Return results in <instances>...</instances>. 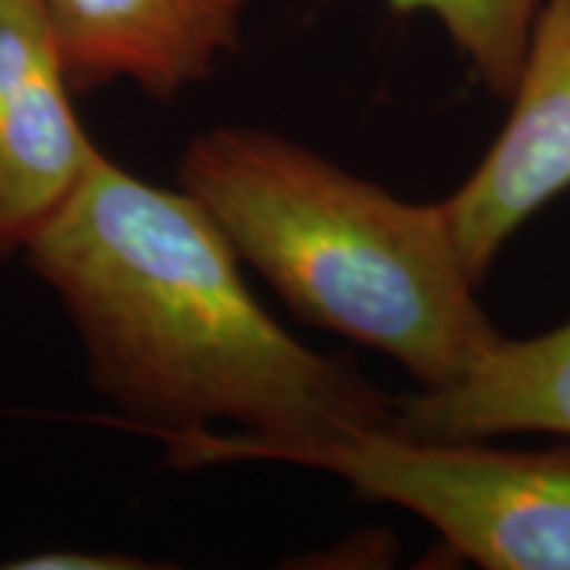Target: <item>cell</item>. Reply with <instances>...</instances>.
Segmentation results:
<instances>
[{
	"label": "cell",
	"instance_id": "cell-1",
	"mask_svg": "<svg viewBox=\"0 0 570 570\" xmlns=\"http://www.w3.org/2000/svg\"><path fill=\"white\" fill-rule=\"evenodd\" d=\"M24 262L67 312L96 394L177 468L275 462L391 428L396 399L291 336L188 190L101 154Z\"/></svg>",
	"mask_w": 570,
	"mask_h": 570
},
{
	"label": "cell",
	"instance_id": "cell-2",
	"mask_svg": "<svg viewBox=\"0 0 570 570\" xmlns=\"http://www.w3.org/2000/svg\"><path fill=\"white\" fill-rule=\"evenodd\" d=\"M177 180L298 317L391 356L420 389L454 383L502 338L441 202L244 125L196 135Z\"/></svg>",
	"mask_w": 570,
	"mask_h": 570
},
{
	"label": "cell",
	"instance_id": "cell-3",
	"mask_svg": "<svg viewBox=\"0 0 570 570\" xmlns=\"http://www.w3.org/2000/svg\"><path fill=\"white\" fill-rule=\"evenodd\" d=\"M275 462L323 470L360 497L412 512L479 568L570 570V446L497 449L377 428Z\"/></svg>",
	"mask_w": 570,
	"mask_h": 570
},
{
	"label": "cell",
	"instance_id": "cell-4",
	"mask_svg": "<svg viewBox=\"0 0 570 570\" xmlns=\"http://www.w3.org/2000/svg\"><path fill=\"white\" fill-rule=\"evenodd\" d=\"M494 146L441 198L468 273L483 281L512 235L570 188V0H544Z\"/></svg>",
	"mask_w": 570,
	"mask_h": 570
},
{
	"label": "cell",
	"instance_id": "cell-5",
	"mask_svg": "<svg viewBox=\"0 0 570 570\" xmlns=\"http://www.w3.org/2000/svg\"><path fill=\"white\" fill-rule=\"evenodd\" d=\"M35 0H0V262L24 256L104 151Z\"/></svg>",
	"mask_w": 570,
	"mask_h": 570
},
{
	"label": "cell",
	"instance_id": "cell-6",
	"mask_svg": "<svg viewBox=\"0 0 570 570\" xmlns=\"http://www.w3.org/2000/svg\"><path fill=\"white\" fill-rule=\"evenodd\" d=\"M75 92L127 80L180 96L235 51L246 0H35Z\"/></svg>",
	"mask_w": 570,
	"mask_h": 570
},
{
	"label": "cell",
	"instance_id": "cell-7",
	"mask_svg": "<svg viewBox=\"0 0 570 570\" xmlns=\"http://www.w3.org/2000/svg\"><path fill=\"white\" fill-rule=\"evenodd\" d=\"M391 428L412 439L570 436V320L533 338H499L465 375L399 396Z\"/></svg>",
	"mask_w": 570,
	"mask_h": 570
},
{
	"label": "cell",
	"instance_id": "cell-8",
	"mask_svg": "<svg viewBox=\"0 0 570 570\" xmlns=\"http://www.w3.org/2000/svg\"><path fill=\"white\" fill-rule=\"evenodd\" d=\"M544 0H389L396 13H431L494 96L515 88Z\"/></svg>",
	"mask_w": 570,
	"mask_h": 570
},
{
	"label": "cell",
	"instance_id": "cell-9",
	"mask_svg": "<svg viewBox=\"0 0 570 570\" xmlns=\"http://www.w3.org/2000/svg\"><path fill=\"white\" fill-rule=\"evenodd\" d=\"M13 570H142L151 568L142 558L122 552H90V550H46L24 554L9 562Z\"/></svg>",
	"mask_w": 570,
	"mask_h": 570
}]
</instances>
